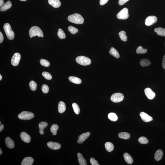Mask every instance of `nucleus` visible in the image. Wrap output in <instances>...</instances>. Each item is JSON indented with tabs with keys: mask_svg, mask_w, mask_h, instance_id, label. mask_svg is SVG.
<instances>
[{
	"mask_svg": "<svg viewBox=\"0 0 165 165\" xmlns=\"http://www.w3.org/2000/svg\"><path fill=\"white\" fill-rule=\"evenodd\" d=\"M68 20L69 22L78 24H82L84 22V20L82 16L77 13L69 15L68 17Z\"/></svg>",
	"mask_w": 165,
	"mask_h": 165,
	"instance_id": "obj_1",
	"label": "nucleus"
},
{
	"mask_svg": "<svg viewBox=\"0 0 165 165\" xmlns=\"http://www.w3.org/2000/svg\"><path fill=\"white\" fill-rule=\"evenodd\" d=\"M29 34L31 38L36 36H37L39 37H44L42 31L40 28L37 26H34L31 28L29 30Z\"/></svg>",
	"mask_w": 165,
	"mask_h": 165,
	"instance_id": "obj_2",
	"label": "nucleus"
},
{
	"mask_svg": "<svg viewBox=\"0 0 165 165\" xmlns=\"http://www.w3.org/2000/svg\"><path fill=\"white\" fill-rule=\"evenodd\" d=\"M3 29L8 39L10 40L14 39L15 36L13 31L12 30L10 25L8 23H5L4 25Z\"/></svg>",
	"mask_w": 165,
	"mask_h": 165,
	"instance_id": "obj_3",
	"label": "nucleus"
},
{
	"mask_svg": "<svg viewBox=\"0 0 165 165\" xmlns=\"http://www.w3.org/2000/svg\"><path fill=\"white\" fill-rule=\"evenodd\" d=\"M76 60L78 64L83 66L90 65L91 63V60L88 57L85 56H78L76 58Z\"/></svg>",
	"mask_w": 165,
	"mask_h": 165,
	"instance_id": "obj_4",
	"label": "nucleus"
},
{
	"mask_svg": "<svg viewBox=\"0 0 165 165\" xmlns=\"http://www.w3.org/2000/svg\"><path fill=\"white\" fill-rule=\"evenodd\" d=\"M34 116L32 112L28 111H23L18 115V118L21 120H28L32 119Z\"/></svg>",
	"mask_w": 165,
	"mask_h": 165,
	"instance_id": "obj_5",
	"label": "nucleus"
},
{
	"mask_svg": "<svg viewBox=\"0 0 165 165\" xmlns=\"http://www.w3.org/2000/svg\"><path fill=\"white\" fill-rule=\"evenodd\" d=\"M124 98L123 94L120 93H116L112 95L110 99L111 101L114 103H118L122 101Z\"/></svg>",
	"mask_w": 165,
	"mask_h": 165,
	"instance_id": "obj_6",
	"label": "nucleus"
},
{
	"mask_svg": "<svg viewBox=\"0 0 165 165\" xmlns=\"http://www.w3.org/2000/svg\"><path fill=\"white\" fill-rule=\"evenodd\" d=\"M118 19L125 20L127 19L129 17L128 9L127 8H124L120 10L116 15Z\"/></svg>",
	"mask_w": 165,
	"mask_h": 165,
	"instance_id": "obj_7",
	"label": "nucleus"
},
{
	"mask_svg": "<svg viewBox=\"0 0 165 165\" xmlns=\"http://www.w3.org/2000/svg\"><path fill=\"white\" fill-rule=\"evenodd\" d=\"M21 59V55L18 53H16L13 55L11 59L12 65L14 66H17L19 64Z\"/></svg>",
	"mask_w": 165,
	"mask_h": 165,
	"instance_id": "obj_8",
	"label": "nucleus"
},
{
	"mask_svg": "<svg viewBox=\"0 0 165 165\" xmlns=\"http://www.w3.org/2000/svg\"><path fill=\"white\" fill-rule=\"evenodd\" d=\"M157 18L154 16H150L147 17L145 21V24L147 26L152 25L155 23L157 21Z\"/></svg>",
	"mask_w": 165,
	"mask_h": 165,
	"instance_id": "obj_9",
	"label": "nucleus"
},
{
	"mask_svg": "<svg viewBox=\"0 0 165 165\" xmlns=\"http://www.w3.org/2000/svg\"><path fill=\"white\" fill-rule=\"evenodd\" d=\"M145 95L147 98L150 100L154 99L156 96L155 93L150 88H146L144 90Z\"/></svg>",
	"mask_w": 165,
	"mask_h": 165,
	"instance_id": "obj_10",
	"label": "nucleus"
},
{
	"mask_svg": "<svg viewBox=\"0 0 165 165\" xmlns=\"http://www.w3.org/2000/svg\"><path fill=\"white\" fill-rule=\"evenodd\" d=\"M141 119L145 122H147L153 120V118L145 112H142L140 113Z\"/></svg>",
	"mask_w": 165,
	"mask_h": 165,
	"instance_id": "obj_11",
	"label": "nucleus"
},
{
	"mask_svg": "<svg viewBox=\"0 0 165 165\" xmlns=\"http://www.w3.org/2000/svg\"><path fill=\"white\" fill-rule=\"evenodd\" d=\"M90 134H91V133L89 132H87V133L82 134L79 137L78 139L77 142L78 143H82L84 141L86 140V139L88 138Z\"/></svg>",
	"mask_w": 165,
	"mask_h": 165,
	"instance_id": "obj_12",
	"label": "nucleus"
},
{
	"mask_svg": "<svg viewBox=\"0 0 165 165\" xmlns=\"http://www.w3.org/2000/svg\"><path fill=\"white\" fill-rule=\"evenodd\" d=\"M48 147L52 150H58L61 147V145L58 142H49L47 143Z\"/></svg>",
	"mask_w": 165,
	"mask_h": 165,
	"instance_id": "obj_13",
	"label": "nucleus"
},
{
	"mask_svg": "<svg viewBox=\"0 0 165 165\" xmlns=\"http://www.w3.org/2000/svg\"><path fill=\"white\" fill-rule=\"evenodd\" d=\"M20 137L22 140L25 142L28 143L31 141V137L26 132H22L21 133Z\"/></svg>",
	"mask_w": 165,
	"mask_h": 165,
	"instance_id": "obj_14",
	"label": "nucleus"
},
{
	"mask_svg": "<svg viewBox=\"0 0 165 165\" xmlns=\"http://www.w3.org/2000/svg\"><path fill=\"white\" fill-rule=\"evenodd\" d=\"M5 141V143L8 147L10 149L13 148L15 146V144L14 141L10 137H6Z\"/></svg>",
	"mask_w": 165,
	"mask_h": 165,
	"instance_id": "obj_15",
	"label": "nucleus"
},
{
	"mask_svg": "<svg viewBox=\"0 0 165 165\" xmlns=\"http://www.w3.org/2000/svg\"><path fill=\"white\" fill-rule=\"evenodd\" d=\"M34 162V159L32 157H27L23 159L22 165H32Z\"/></svg>",
	"mask_w": 165,
	"mask_h": 165,
	"instance_id": "obj_16",
	"label": "nucleus"
},
{
	"mask_svg": "<svg viewBox=\"0 0 165 165\" xmlns=\"http://www.w3.org/2000/svg\"><path fill=\"white\" fill-rule=\"evenodd\" d=\"M48 3L55 8H57L61 6V2L59 0H48Z\"/></svg>",
	"mask_w": 165,
	"mask_h": 165,
	"instance_id": "obj_17",
	"label": "nucleus"
},
{
	"mask_svg": "<svg viewBox=\"0 0 165 165\" xmlns=\"http://www.w3.org/2000/svg\"><path fill=\"white\" fill-rule=\"evenodd\" d=\"M12 6V3L10 1H7L2 6L0 7V10L1 11H4L10 9Z\"/></svg>",
	"mask_w": 165,
	"mask_h": 165,
	"instance_id": "obj_18",
	"label": "nucleus"
},
{
	"mask_svg": "<svg viewBox=\"0 0 165 165\" xmlns=\"http://www.w3.org/2000/svg\"><path fill=\"white\" fill-rule=\"evenodd\" d=\"M78 162L80 165H87L86 160L84 158L83 156L81 153H78Z\"/></svg>",
	"mask_w": 165,
	"mask_h": 165,
	"instance_id": "obj_19",
	"label": "nucleus"
},
{
	"mask_svg": "<svg viewBox=\"0 0 165 165\" xmlns=\"http://www.w3.org/2000/svg\"><path fill=\"white\" fill-rule=\"evenodd\" d=\"M124 160L128 164H132L133 163V158L129 154L127 153H124Z\"/></svg>",
	"mask_w": 165,
	"mask_h": 165,
	"instance_id": "obj_20",
	"label": "nucleus"
},
{
	"mask_svg": "<svg viewBox=\"0 0 165 165\" xmlns=\"http://www.w3.org/2000/svg\"><path fill=\"white\" fill-rule=\"evenodd\" d=\"M163 155V153L162 150H157L154 155V158L157 161H159L162 159Z\"/></svg>",
	"mask_w": 165,
	"mask_h": 165,
	"instance_id": "obj_21",
	"label": "nucleus"
},
{
	"mask_svg": "<svg viewBox=\"0 0 165 165\" xmlns=\"http://www.w3.org/2000/svg\"><path fill=\"white\" fill-rule=\"evenodd\" d=\"M48 125V123L46 122H41L39 123V127L40 128V135L44 134V129L47 127Z\"/></svg>",
	"mask_w": 165,
	"mask_h": 165,
	"instance_id": "obj_22",
	"label": "nucleus"
},
{
	"mask_svg": "<svg viewBox=\"0 0 165 165\" xmlns=\"http://www.w3.org/2000/svg\"><path fill=\"white\" fill-rule=\"evenodd\" d=\"M66 110V105L63 102L60 101L58 103V110L60 113H63Z\"/></svg>",
	"mask_w": 165,
	"mask_h": 165,
	"instance_id": "obj_23",
	"label": "nucleus"
},
{
	"mask_svg": "<svg viewBox=\"0 0 165 165\" xmlns=\"http://www.w3.org/2000/svg\"><path fill=\"white\" fill-rule=\"evenodd\" d=\"M154 32H157V34L159 36H165V29L161 27L156 28L154 29Z\"/></svg>",
	"mask_w": 165,
	"mask_h": 165,
	"instance_id": "obj_24",
	"label": "nucleus"
},
{
	"mask_svg": "<svg viewBox=\"0 0 165 165\" xmlns=\"http://www.w3.org/2000/svg\"><path fill=\"white\" fill-rule=\"evenodd\" d=\"M109 53L110 54L116 58H118L120 57V55H119L118 52L113 47H112L111 48Z\"/></svg>",
	"mask_w": 165,
	"mask_h": 165,
	"instance_id": "obj_25",
	"label": "nucleus"
},
{
	"mask_svg": "<svg viewBox=\"0 0 165 165\" xmlns=\"http://www.w3.org/2000/svg\"><path fill=\"white\" fill-rule=\"evenodd\" d=\"M69 79L71 82L73 83L80 84L82 82V81L80 79L75 77L71 76L69 77Z\"/></svg>",
	"mask_w": 165,
	"mask_h": 165,
	"instance_id": "obj_26",
	"label": "nucleus"
},
{
	"mask_svg": "<svg viewBox=\"0 0 165 165\" xmlns=\"http://www.w3.org/2000/svg\"><path fill=\"white\" fill-rule=\"evenodd\" d=\"M118 137L120 138L128 139L130 138V135L126 132H123L120 133L118 135Z\"/></svg>",
	"mask_w": 165,
	"mask_h": 165,
	"instance_id": "obj_27",
	"label": "nucleus"
},
{
	"mask_svg": "<svg viewBox=\"0 0 165 165\" xmlns=\"http://www.w3.org/2000/svg\"><path fill=\"white\" fill-rule=\"evenodd\" d=\"M105 147L106 150L108 152H112L113 150L114 146L113 144L110 142H107L105 144Z\"/></svg>",
	"mask_w": 165,
	"mask_h": 165,
	"instance_id": "obj_28",
	"label": "nucleus"
},
{
	"mask_svg": "<svg viewBox=\"0 0 165 165\" xmlns=\"http://www.w3.org/2000/svg\"><path fill=\"white\" fill-rule=\"evenodd\" d=\"M140 64L141 66L145 67L149 66L151 64L150 60L147 59H142L140 61Z\"/></svg>",
	"mask_w": 165,
	"mask_h": 165,
	"instance_id": "obj_29",
	"label": "nucleus"
},
{
	"mask_svg": "<svg viewBox=\"0 0 165 165\" xmlns=\"http://www.w3.org/2000/svg\"><path fill=\"white\" fill-rule=\"evenodd\" d=\"M126 33L125 31H120L119 33V36L120 39L123 41H126L127 40V36L126 35Z\"/></svg>",
	"mask_w": 165,
	"mask_h": 165,
	"instance_id": "obj_30",
	"label": "nucleus"
},
{
	"mask_svg": "<svg viewBox=\"0 0 165 165\" xmlns=\"http://www.w3.org/2000/svg\"><path fill=\"white\" fill-rule=\"evenodd\" d=\"M108 118L112 121H116L118 119V116L116 114L113 112H111L108 115Z\"/></svg>",
	"mask_w": 165,
	"mask_h": 165,
	"instance_id": "obj_31",
	"label": "nucleus"
},
{
	"mask_svg": "<svg viewBox=\"0 0 165 165\" xmlns=\"http://www.w3.org/2000/svg\"><path fill=\"white\" fill-rule=\"evenodd\" d=\"M58 125L56 124H53L51 127V131L53 134V135H56L57 133V131L58 129Z\"/></svg>",
	"mask_w": 165,
	"mask_h": 165,
	"instance_id": "obj_32",
	"label": "nucleus"
},
{
	"mask_svg": "<svg viewBox=\"0 0 165 165\" xmlns=\"http://www.w3.org/2000/svg\"><path fill=\"white\" fill-rule=\"evenodd\" d=\"M57 35L60 39H65L66 38V36H65V32L61 28L59 29Z\"/></svg>",
	"mask_w": 165,
	"mask_h": 165,
	"instance_id": "obj_33",
	"label": "nucleus"
},
{
	"mask_svg": "<svg viewBox=\"0 0 165 165\" xmlns=\"http://www.w3.org/2000/svg\"><path fill=\"white\" fill-rule=\"evenodd\" d=\"M147 50L146 49H143L142 46H139L137 48L136 52L138 54H144L146 53Z\"/></svg>",
	"mask_w": 165,
	"mask_h": 165,
	"instance_id": "obj_34",
	"label": "nucleus"
},
{
	"mask_svg": "<svg viewBox=\"0 0 165 165\" xmlns=\"http://www.w3.org/2000/svg\"><path fill=\"white\" fill-rule=\"evenodd\" d=\"M72 107L74 112H75L76 114H79L80 112V110L79 106H78V104L76 103H73L72 104Z\"/></svg>",
	"mask_w": 165,
	"mask_h": 165,
	"instance_id": "obj_35",
	"label": "nucleus"
},
{
	"mask_svg": "<svg viewBox=\"0 0 165 165\" xmlns=\"http://www.w3.org/2000/svg\"><path fill=\"white\" fill-rule=\"evenodd\" d=\"M29 86L31 89L32 91H35L36 90L37 84L34 81H31L29 83Z\"/></svg>",
	"mask_w": 165,
	"mask_h": 165,
	"instance_id": "obj_36",
	"label": "nucleus"
},
{
	"mask_svg": "<svg viewBox=\"0 0 165 165\" xmlns=\"http://www.w3.org/2000/svg\"><path fill=\"white\" fill-rule=\"evenodd\" d=\"M68 29L69 32L73 34L76 33L78 31V29L71 26H69L68 27Z\"/></svg>",
	"mask_w": 165,
	"mask_h": 165,
	"instance_id": "obj_37",
	"label": "nucleus"
},
{
	"mask_svg": "<svg viewBox=\"0 0 165 165\" xmlns=\"http://www.w3.org/2000/svg\"><path fill=\"white\" fill-rule=\"evenodd\" d=\"M138 142L140 143L143 144H147L149 142L148 140L145 137H142L139 138L138 139Z\"/></svg>",
	"mask_w": 165,
	"mask_h": 165,
	"instance_id": "obj_38",
	"label": "nucleus"
},
{
	"mask_svg": "<svg viewBox=\"0 0 165 165\" xmlns=\"http://www.w3.org/2000/svg\"><path fill=\"white\" fill-rule=\"evenodd\" d=\"M40 64L43 66L46 67H49L50 65V63L49 61H47V60L45 59H41L40 60Z\"/></svg>",
	"mask_w": 165,
	"mask_h": 165,
	"instance_id": "obj_39",
	"label": "nucleus"
},
{
	"mask_svg": "<svg viewBox=\"0 0 165 165\" xmlns=\"http://www.w3.org/2000/svg\"><path fill=\"white\" fill-rule=\"evenodd\" d=\"M42 75L46 79L48 80H51L52 79V75L49 73L46 72H44L42 73Z\"/></svg>",
	"mask_w": 165,
	"mask_h": 165,
	"instance_id": "obj_40",
	"label": "nucleus"
},
{
	"mask_svg": "<svg viewBox=\"0 0 165 165\" xmlns=\"http://www.w3.org/2000/svg\"><path fill=\"white\" fill-rule=\"evenodd\" d=\"M42 91L44 93H47L49 91V88L47 85L44 84L43 85L42 87Z\"/></svg>",
	"mask_w": 165,
	"mask_h": 165,
	"instance_id": "obj_41",
	"label": "nucleus"
},
{
	"mask_svg": "<svg viewBox=\"0 0 165 165\" xmlns=\"http://www.w3.org/2000/svg\"><path fill=\"white\" fill-rule=\"evenodd\" d=\"M90 163L92 165H99L97 161L95 160V158H92L90 160Z\"/></svg>",
	"mask_w": 165,
	"mask_h": 165,
	"instance_id": "obj_42",
	"label": "nucleus"
},
{
	"mask_svg": "<svg viewBox=\"0 0 165 165\" xmlns=\"http://www.w3.org/2000/svg\"><path fill=\"white\" fill-rule=\"evenodd\" d=\"M129 0H119V4L120 5H123Z\"/></svg>",
	"mask_w": 165,
	"mask_h": 165,
	"instance_id": "obj_43",
	"label": "nucleus"
},
{
	"mask_svg": "<svg viewBox=\"0 0 165 165\" xmlns=\"http://www.w3.org/2000/svg\"><path fill=\"white\" fill-rule=\"evenodd\" d=\"M109 0H100V4L101 5L106 4L108 2Z\"/></svg>",
	"mask_w": 165,
	"mask_h": 165,
	"instance_id": "obj_44",
	"label": "nucleus"
},
{
	"mask_svg": "<svg viewBox=\"0 0 165 165\" xmlns=\"http://www.w3.org/2000/svg\"><path fill=\"white\" fill-rule=\"evenodd\" d=\"M4 40V37L3 34L2 32H0V43L1 44L3 42Z\"/></svg>",
	"mask_w": 165,
	"mask_h": 165,
	"instance_id": "obj_45",
	"label": "nucleus"
},
{
	"mask_svg": "<svg viewBox=\"0 0 165 165\" xmlns=\"http://www.w3.org/2000/svg\"><path fill=\"white\" fill-rule=\"evenodd\" d=\"M162 65L163 68L165 69V55L164 56L162 60Z\"/></svg>",
	"mask_w": 165,
	"mask_h": 165,
	"instance_id": "obj_46",
	"label": "nucleus"
},
{
	"mask_svg": "<svg viewBox=\"0 0 165 165\" xmlns=\"http://www.w3.org/2000/svg\"><path fill=\"white\" fill-rule=\"evenodd\" d=\"M4 1L3 0H0V7L4 4Z\"/></svg>",
	"mask_w": 165,
	"mask_h": 165,
	"instance_id": "obj_47",
	"label": "nucleus"
},
{
	"mask_svg": "<svg viewBox=\"0 0 165 165\" xmlns=\"http://www.w3.org/2000/svg\"><path fill=\"white\" fill-rule=\"evenodd\" d=\"M4 128V126L3 124H2V125H0V132H1L3 130Z\"/></svg>",
	"mask_w": 165,
	"mask_h": 165,
	"instance_id": "obj_48",
	"label": "nucleus"
},
{
	"mask_svg": "<svg viewBox=\"0 0 165 165\" xmlns=\"http://www.w3.org/2000/svg\"><path fill=\"white\" fill-rule=\"evenodd\" d=\"M2 150H1V149L0 148V155H1V154H2Z\"/></svg>",
	"mask_w": 165,
	"mask_h": 165,
	"instance_id": "obj_49",
	"label": "nucleus"
},
{
	"mask_svg": "<svg viewBox=\"0 0 165 165\" xmlns=\"http://www.w3.org/2000/svg\"><path fill=\"white\" fill-rule=\"evenodd\" d=\"M2 76H1V75H0V80H2Z\"/></svg>",
	"mask_w": 165,
	"mask_h": 165,
	"instance_id": "obj_50",
	"label": "nucleus"
},
{
	"mask_svg": "<svg viewBox=\"0 0 165 165\" xmlns=\"http://www.w3.org/2000/svg\"><path fill=\"white\" fill-rule=\"evenodd\" d=\"M20 0L22 1H26L27 0Z\"/></svg>",
	"mask_w": 165,
	"mask_h": 165,
	"instance_id": "obj_51",
	"label": "nucleus"
},
{
	"mask_svg": "<svg viewBox=\"0 0 165 165\" xmlns=\"http://www.w3.org/2000/svg\"><path fill=\"white\" fill-rule=\"evenodd\" d=\"M1 122L0 121V125H1Z\"/></svg>",
	"mask_w": 165,
	"mask_h": 165,
	"instance_id": "obj_52",
	"label": "nucleus"
}]
</instances>
